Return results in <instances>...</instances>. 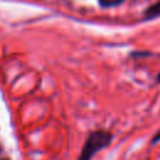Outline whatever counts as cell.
<instances>
[{
	"instance_id": "obj_1",
	"label": "cell",
	"mask_w": 160,
	"mask_h": 160,
	"mask_svg": "<svg viewBox=\"0 0 160 160\" xmlns=\"http://www.w3.org/2000/svg\"><path fill=\"white\" fill-rule=\"evenodd\" d=\"M111 140H112V135L108 131L98 130L91 132L88 140L85 141V145L82 148L79 160H90L98 151L106 148L111 142Z\"/></svg>"
},
{
	"instance_id": "obj_6",
	"label": "cell",
	"mask_w": 160,
	"mask_h": 160,
	"mask_svg": "<svg viewBox=\"0 0 160 160\" xmlns=\"http://www.w3.org/2000/svg\"><path fill=\"white\" fill-rule=\"evenodd\" d=\"M0 152H1V148H0Z\"/></svg>"
},
{
	"instance_id": "obj_3",
	"label": "cell",
	"mask_w": 160,
	"mask_h": 160,
	"mask_svg": "<svg viewBox=\"0 0 160 160\" xmlns=\"http://www.w3.org/2000/svg\"><path fill=\"white\" fill-rule=\"evenodd\" d=\"M99 2L104 8H111V6L120 5L121 2H124V0H99Z\"/></svg>"
},
{
	"instance_id": "obj_2",
	"label": "cell",
	"mask_w": 160,
	"mask_h": 160,
	"mask_svg": "<svg viewBox=\"0 0 160 160\" xmlns=\"http://www.w3.org/2000/svg\"><path fill=\"white\" fill-rule=\"evenodd\" d=\"M144 16L148 20L154 19V18H159L160 16V1L154 2L152 5H150L149 8H146L145 11H144Z\"/></svg>"
},
{
	"instance_id": "obj_4",
	"label": "cell",
	"mask_w": 160,
	"mask_h": 160,
	"mask_svg": "<svg viewBox=\"0 0 160 160\" xmlns=\"http://www.w3.org/2000/svg\"><path fill=\"white\" fill-rule=\"evenodd\" d=\"M160 141V130L154 135V138L151 139V145H154V144H156V142H159Z\"/></svg>"
},
{
	"instance_id": "obj_5",
	"label": "cell",
	"mask_w": 160,
	"mask_h": 160,
	"mask_svg": "<svg viewBox=\"0 0 160 160\" xmlns=\"http://www.w3.org/2000/svg\"><path fill=\"white\" fill-rule=\"evenodd\" d=\"M156 79H158V82H160V72L158 74V78H156Z\"/></svg>"
}]
</instances>
